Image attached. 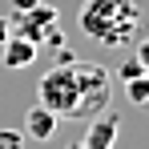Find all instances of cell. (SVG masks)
<instances>
[{
  "mask_svg": "<svg viewBox=\"0 0 149 149\" xmlns=\"http://www.w3.org/2000/svg\"><path fill=\"white\" fill-rule=\"evenodd\" d=\"M77 24L93 45H133L137 32H145V0H85Z\"/></svg>",
  "mask_w": 149,
  "mask_h": 149,
  "instance_id": "obj_1",
  "label": "cell"
},
{
  "mask_svg": "<svg viewBox=\"0 0 149 149\" xmlns=\"http://www.w3.org/2000/svg\"><path fill=\"white\" fill-rule=\"evenodd\" d=\"M77 69V121H93L109 109V93H113V77L105 73V65L93 61H73Z\"/></svg>",
  "mask_w": 149,
  "mask_h": 149,
  "instance_id": "obj_2",
  "label": "cell"
},
{
  "mask_svg": "<svg viewBox=\"0 0 149 149\" xmlns=\"http://www.w3.org/2000/svg\"><path fill=\"white\" fill-rule=\"evenodd\" d=\"M36 105H45L52 117H73L77 113V69L73 65H52L36 85Z\"/></svg>",
  "mask_w": 149,
  "mask_h": 149,
  "instance_id": "obj_3",
  "label": "cell"
},
{
  "mask_svg": "<svg viewBox=\"0 0 149 149\" xmlns=\"http://www.w3.org/2000/svg\"><path fill=\"white\" fill-rule=\"evenodd\" d=\"M56 8L52 4H32L28 12H20V16H12L8 24H12V32L16 36H24V40H32V45H40V40H56Z\"/></svg>",
  "mask_w": 149,
  "mask_h": 149,
  "instance_id": "obj_4",
  "label": "cell"
},
{
  "mask_svg": "<svg viewBox=\"0 0 149 149\" xmlns=\"http://www.w3.org/2000/svg\"><path fill=\"white\" fill-rule=\"evenodd\" d=\"M117 129H121V117H113V113L105 109L101 117H93V129L85 133V141L77 149H113L117 145Z\"/></svg>",
  "mask_w": 149,
  "mask_h": 149,
  "instance_id": "obj_5",
  "label": "cell"
},
{
  "mask_svg": "<svg viewBox=\"0 0 149 149\" xmlns=\"http://www.w3.org/2000/svg\"><path fill=\"white\" fill-rule=\"evenodd\" d=\"M52 133H56V117H52L45 105H32L24 113V137H32V141H52Z\"/></svg>",
  "mask_w": 149,
  "mask_h": 149,
  "instance_id": "obj_6",
  "label": "cell"
},
{
  "mask_svg": "<svg viewBox=\"0 0 149 149\" xmlns=\"http://www.w3.org/2000/svg\"><path fill=\"white\" fill-rule=\"evenodd\" d=\"M36 61V45L24 40V36H16V32H8V40H4V65L8 69H28Z\"/></svg>",
  "mask_w": 149,
  "mask_h": 149,
  "instance_id": "obj_7",
  "label": "cell"
},
{
  "mask_svg": "<svg viewBox=\"0 0 149 149\" xmlns=\"http://www.w3.org/2000/svg\"><path fill=\"white\" fill-rule=\"evenodd\" d=\"M125 97L133 101V105H141V109H149V77H133V81H125Z\"/></svg>",
  "mask_w": 149,
  "mask_h": 149,
  "instance_id": "obj_8",
  "label": "cell"
},
{
  "mask_svg": "<svg viewBox=\"0 0 149 149\" xmlns=\"http://www.w3.org/2000/svg\"><path fill=\"white\" fill-rule=\"evenodd\" d=\"M0 149H24V133L20 129H0Z\"/></svg>",
  "mask_w": 149,
  "mask_h": 149,
  "instance_id": "obj_9",
  "label": "cell"
},
{
  "mask_svg": "<svg viewBox=\"0 0 149 149\" xmlns=\"http://www.w3.org/2000/svg\"><path fill=\"white\" fill-rule=\"evenodd\" d=\"M133 61H137V65H141V73L149 77V36H141V40H137V56H133Z\"/></svg>",
  "mask_w": 149,
  "mask_h": 149,
  "instance_id": "obj_10",
  "label": "cell"
},
{
  "mask_svg": "<svg viewBox=\"0 0 149 149\" xmlns=\"http://www.w3.org/2000/svg\"><path fill=\"white\" fill-rule=\"evenodd\" d=\"M133 77H141V65H137V61H125V69H121V81H133Z\"/></svg>",
  "mask_w": 149,
  "mask_h": 149,
  "instance_id": "obj_11",
  "label": "cell"
},
{
  "mask_svg": "<svg viewBox=\"0 0 149 149\" xmlns=\"http://www.w3.org/2000/svg\"><path fill=\"white\" fill-rule=\"evenodd\" d=\"M32 4H40V0H12V16H20V12H28Z\"/></svg>",
  "mask_w": 149,
  "mask_h": 149,
  "instance_id": "obj_12",
  "label": "cell"
},
{
  "mask_svg": "<svg viewBox=\"0 0 149 149\" xmlns=\"http://www.w3.org/2000/svg\"><path fill=\"white\" fill-rule=\"evenodd\" d=\"M8 28H12V24H8V20H0V45L8 40Z\"/></svg>",
  "mask_w": 149,
  "mask_h": 149,
  "instance_id": "obj_13",
  "label": "cell"
}]
</instances>
